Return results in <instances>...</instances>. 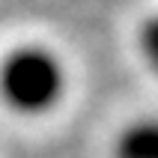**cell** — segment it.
Instances as JSON below:
<instances>
[{
	"mask_svg": "<svg viewBox=\"0 0 158 158\" xmlns=\"http://www.w3.org/2000/svg\"><path fill=\"white\" fill-rule=\"evenodd\" d=\"M66 66L51 48L21 45L0 60V102L18 114H45L66 96Z\"/></svg>",
	"mask_w": 158,
	"mask_h": 158,
	"instance_id": "6da1fadb",
	"label": "cell"
},
{
	"mask_svg": "<svg viewBox=\"0 0 158 158\" xmlns=\"http://www.w3.org/2000/svg\"><path fill=\"white\" fill-rule=\"evenodd\" d=\"M114 158H158V119H134L116 134Z\"/></svg>",
	"mask_w": 158,
	"mask_h": 158,
	"instance_id": "7a4b0ae2",
	"label": "cell"
},
{
	"mask_svg": "<svg viewBox=\"0 0 158 158\" xmlns=\"http://www.w3.org/2000/svg\"><path fill=\"white\" fill-rule=\"evenodd\" d=\"M137 48L146 57V63L158 72V12H152V15H146L140 21V27H137Z\"/></svg>",
	"mask_w": 158,
	"mask_h": 158,
	"instance_id": "3957f363",
	"label": "cell"
}]
</instances>
